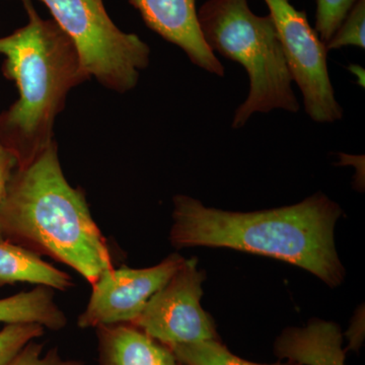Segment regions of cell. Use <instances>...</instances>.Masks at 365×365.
<instances>
[{"mask_svg": "<svg viewBox=\"0 0 365 365\" xmlns=\"http://www.w3.org/2000/svg\"><path fill=\"white\" fill-rule=\"evenodd\" d=\"M340 206L318 193L285 207L232 212L206 207L192 197H174L170 240L175 248H227L284 261L336 287L345 277L334 228Z\"/></svg>", "mask_w": 365, "mask_h": 365, "instance_id": "cell-1", "label": "cell"}, {"mask_svg": "<svg viewBox=\"0 0 365 365\" xmlns=\"http://www.w3.org/2000/svg\"><path fill=\"white\" fill-rule=\"evenodd\" d=\"M0 235L69 266L91 285L114 267L85 192L73 188L64 176L54 140L14 170L0 204Z\"/></svg>", "mask_w": 365, "mask_h": 365, "instance_id": "cell-2", "label": "cell"}, {"mask_svg": "<svg viewBox=\"0 0 365 365\" xmlns=\"http://www.w3.org/2000/svg\"><path fill=\"white\" fill-rule=\"evenodd\" d=\"M26 26L0 38L2 72L16 83L19 98L0 114V143L21 167L53 141L55 118L67 93L90 79L71 38L54 20H43L32 0H21Z\"/></svg>", "mask_w": 365, "mask_h": 365, "instance_id": "cell-3", "label": "cell"}, {"mask_svg": "<svg viewBox=\"0 0 365 365\" xmlns=\"http://www.w3.org/2000/svg\"><path fill=\"white\" fill-rule=\"evenodd\" d=\"M206 45L213 53L241 64L250 79L246 101L232 127L242 128L256 113L299 111L292 78L272 16H257L248 0H208L197 11Z\"/></svg>", "mask_w": 365, "mask_h": 365, "instance_id": "cell-4", "label": "cell"}, {"mask_svg": "<svg viewBox=\"0 0 365 365\" xmlns=\"http://www.w3.org/2000/svg\"><path fill=\"white\" fill-rule=\"evenodd\" d=\"M53 20L71 38L88 78L126 93L150 64V48L135 34L120 30L103 0H41Z\"/></svg>", "mask_w": 365, "mask_h": 365, "instance_id": "cell-5", "label": "cell"}, {"mask_svg": "<svg viewBox=\"0 0 365 365\" xmlns=\"http://www.w3.org/2000/svg\"><path fill=\"white\" fill-rule=\"evenodd\" d=\"M292 81L299 86L304 109L317 123H334L343 117L329 76L326 44L309 25L307 14L289 0H265Z\"/></svg>", "mask_w": 365, "mask_h": 365, "instance_id": "cell-6", "label": "cell"}, {"mask_svg": "<svg viewBox=\"0 0 365 365\" xmlns=\"http://www.w3.org/2000/svg\"><path fill=\"white\" fill-rule=\"evenodd\" d=\"M197 265L195 258L185 259L132 325L169 348L220 340L215 321L201 306L205 273Z\"/></svg>", "mask_w": 365, "mask_h": 365, "instance_id": "cell-7", "label": "cell"}, {"mask_svg": "<svg viewBox=\"0 0 365 365\" xmlns=\"http://www.w3.org/2000/svg\"><path fill=\"white\" fill-rule=\"evenodd\" d=\"M184 260L179 254H172L153 267L106 270L91 285L90 300L79 316L78 327L86 329L131 324Z\"/></svg>", "mask_w": 365, "mask_h": 365, "instance_id": "cell-8", "label": "cell"}, {"mask_svg": "<svg viewBox=\"0 0 365 365\" xmlns=\"http://www.w3.org/2000/svg\"><path fill=\"white\" fill-rule=\"evenodd\" d=\"M196 0H129L146 26L168 42L181 48L192 63L217 76L225 66L203 39L197 18Z\"/></svg>", "mask_w": 365, "mask_h": 365, "instance_id": "cell-9", "label": "cell"}, {"mask_svg": "<svg viewBox=\"0 0 365 365\" xmlns=\"http://www.w3.org/2000/svg\"><path fill=\"white\" fill-rule=\"evenodd\" d=\"M98 365H182L168 346L132 324L100 326Z\"/></svg>", "mask_w": 365, "mask_h": 365, "instance_id": "cell-10", "label": "cell"}, {"mask_svg": "<svg viewBox=\"0 0 365 365\" xmlns=\"http://www.w3.org/2000/svg\"><path fill=\"white\" fill-rule=\"evenodd\" d=\"M279 359L299 365H346L339 326L314 319L306 328H288L274 346Z\"/></svg>", "mask_w": 365, "mask_h": 365, "instance_id": "cell-11", "label": "cell"}, {"mask_svg": "<svg viewBox=\"0 0 365 365\" xmlns=\"http://www.w3.org/2000/svg\"><path fill=\"white\" fill-rule=\"evenodd\" d=\"M32 283L66 292L73 287L71 276L0 235V285Z\"/></svg>", "mask_w": 365, "mask_h": 365, "instance_id": "cell-12", "label": "cell"}, {"mask_svg": "<svg viewBox=\"0 0 365 365\" xmlns=\"http://www.w3.org/2000/svg\"><path fill=\"white\" fill-rule=\"evenodd\" d=\"M0 323H36L57 331L66 326L67 318L55 302L54 289L38 285L0 299Z\"/></svg>", "mask_w": 365, "mask_h": 365, "instance_id": "cell-13", "label": "cell"}, {"mask_svg": "<svg viewBox=\"0 0 365 365\" xmlns=\"http://www.w3.org/2000/svg\"><path fill=\"white\" fill-rule=\"evenodd\" d=\"M170 349L182 365H299L292 360H288L285 364H255L232 354L220 339L177 345Z\"/></svg>", "mask_w": 365, "mask_h": 365, "instance_id": "cell-14", "label": "cell"}, {"mask_svg": "<svg viewBox=\"0 0 365 365\" xmlns=\"http://www.w3.org/2000/svg\"><path fill=\"white\" fill-rule=\"evenodd\" d=\"M45 328L36 323L6 324L0 331V365H7L32 341L38 339Z\"/></svg>", "mask_w": 365, "mask_h": 365, "instance_id": "cell-15", "label": "cell"}, {"mask_svg": "<svg viewBox=\"0 0 365 365\" xmlns=\"http://www.w3.org/2000/svg\"><path fill=\"white\" fill-rule=\"evenodd\" d=\"M364 26L365 0H356L333 37L326 43L327 50L341 49L346 46L364 49Z\"/></svg>", "mask_w": 365, "mask_h": 365, "instance_id": "cell-16", "label": "cell"}, {"mask_svg": "<svg viewBox=\"0 0 365 365\" xmlns=\"http://www.w3.org/2000/svg\"><path fill=\"white\" fill-rule=\"evenodd\" d=\"M356 0H317L316 31L328 43Z\"/></svg>", "mask_w": 365, "mask_h": 365, "instance_id": "cell-17", "label": "cell"}, {"mask_svg": "<svg viewBox=\"0 0 365 365\" xmlns=\"http://www.w3.org/2000/svg\"><path fill=\"white\" fill-rule=\"evenodd\" d=\"M44 345L36 342L29 343L23 350L7 365H83L79 360L64 359L58 350L50 349L43 354Z\"/></svg>", "mask_w": 365, "mask_h": 365, "instance_id": "cell-18", "label": "cell"}, {"mask_svg": "<svg viewBox=\"0 0 365 365\" xmlns=\"http://www.w3.org/2000/svg\"><path fill=\"white\" fill-rule=\"evenodd\" d=\"M16 165L18 163L13 153L0 143V204L6 197L7 187Z\"/></svg>", "mask_w": 365, "mask_h": 365, "instance_id": "cell-19", "label": "cell"}]
</instances>
